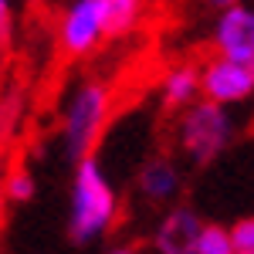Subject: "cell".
Here are the masks:
<instances>
[{
  "label": "cell",
  "instance_id": "8",
  "mask_svg": "<svg viewBox=\"0 0 254 254\" xmlns=\"http://www.w3.org/2000/svg\"><path fill=\"white\" fill-rule=\"evenodd\" d=\"M136 190L149 207H170L183 193V173L170 156H149L139 166Z\"/></svg>",
  "mask_w": 254,
  "mask_h": 254
},
{
  "label": "cell",
  "instance_id": "2",
  "mask_svg": "<svg viewBox=\"0 0 254 254\" xmlns=\"http://www.w3.org/2000/svg\"><path fill=\"white\" fill-rule=\"evenodd\" d=\"M234 116L227 105H217L210 98H196L176 119V146L193 166H210L214 159L227 153L234 142Z\"/></svg>",
  "mask_w": 254,
  "mask_h": 254
},
{
  "label": "cell",
  "instance_id": "5",
  "mask_svg": "<svg viewBox=\"0 0 254 254\" xmlns=\"http://www.w3.org/2000/svg\"><path fill=\"white\" fill-rule=\"evenodd\" d=\"M105 41L98 0H71L58 20V48L68 58H88Z\"/></svg>",
  "mask_w": 254,
  "mask_h": 254
},
{
  "label": "cell",
  "instance_id": "3",
  "mask_svg": "<svg viewBox=\"0 0 254 254\" xmlns=\"http://www.w3.org/2000/svg\"><path fill=\"white\" fill-rule=\"evenodd\" d=\"M109 119H112V92H109V85L92 78L71 88V95L64 102V116H61V142H64L68 163H75L85 153H95Z\"/></svg>",
  "mask_w": 254,
  "mask_h": 254
},
{
  "label": "cell",
  "instance_id": "6",
  "mask_svg": "<svg viewBox=\"0 0 254 254\" xmlns=\"http://www.w3.org/2000/svg\"><path fill=\"white\" fill-rule=\"evenodd\" d=\"M210 44L224 58L254 64V7H248L244 0H237L231 7H220L214 31H210Z\"/></svg>",
  "mask_w": 254,
  "mask_h": 254
},
{
  "label": "cell",
  "instance_id": "14",
  "mask_svg": "<svg viewBox=\"0 0 254 254\" xmlns=\"http://www.w3.org/2000/svg\"><path fill=\"white\" fill-rule=\"evenodd\" d=\"M10 20H14L10 0H0V38H7V31H10Z\"/></svg>",
  "mask_w": 254,
  "mask_h": 254
},
{
  "label": "cell",
  "instance_id": "11",
  "mask_svg": "<svg viewBox=\"0 0 254 254\" xmlns=\"http://www.w3.org/2000/svg\"><path fill=\"white\" fill-rule=\"evenodd\" d=\"M34 193H38V183H34L31 170H24V166H14L10 173L3 176V183H0L3 203H31Z\"/></svg>",
  "mask_w": 254,
  "mask_h": 254
},
{
  "label": "cell",
  "instance_id": "13",
  "mask_svg": "<svg viewBox=\"0 0 254 254\" xmlns=\"http://www.w3.org/2000/svg\"><path fill=\"white\" fill-rule=\"evenodd\" d=\"M227 234H231L234 254H254V214L237 217L234 224L227 227Z\"/></svg>",
  "mask_w": 254,
  "mask_h": 254
},
{
  "label": "cell",
  "instance_id": "12",
  "mask_svg": "<svg viewBox=\"0 0 254 254\" xmlns=\"http://www.w3.org/2000/svg\"><path fill=\"white\" fill-rule=\"evenodd\" d=\"M196 254H234L227 227L214 224V220H203L200 231H196Z\"/></svg>",
  "mask_w": 254,
  "mask_h": 254
},
{
  "label": "cell",
  "instance_id": "16",
  "mask_svg": "<svg viewBox=\"0 0 254 254\" xmlns=\"http://www.w3.org/2000/svg\"><path fill=\"white\" fill-rule=\"evenodd\" d=\"M210 3H214L217 10H220V7H231V3H237V0H210Z\"/></svg>",
  "mask_w": 254,
  "mask_h": 254
},
{
  "label": "cell",
  "instance_id": "15",
  "mask_svg": "<svg viewBox=\"0 0 254 254\" xmlns=\"http://www.w3.org/2000/svg\"><path fill=\"white\" fill-rule=\"evenodd\" d=\"M105 254H139V251L129 248V244H119V248H112V251H105Z\"/></svg>",
  "mask_w": 254,
  "mask_h": 254
},
{
  "label": "cell",
  "instance_id": "9",
  "mask_svg": "<svg viewBox=\"0 0 254 254\" xmlns=\"http://www.w3.org/2000/svg\"><path fill=\"white\" fill-rule=\"evenodd\" d=\"M159 98H163V109H170V112H180L190 102H196L200 98V68L196 64L170 68L163 75V85H159Z\"/></svg>",
  "mask_w": 254,
  "mask_h": 254
},
{
  "label": "cell",
  "instance_id": "10",
  "mask_svg": "<svg viewBox=\"0 0 254 254\" xmlns=\"http://www.w3.org/2000/svg\"><path fill=\"white\" fill-rule=\"evenodd\" d=\"M142 10H146V0H98L105 38H126L129 31H136Z\"/></svg>",
  "mask_w": 254,
  "mask_h": 254
},
{
  "label": "cell",
  "instance_id": "7",
  "mask_svg": "<svg viewBox=\"0 0 254 254\" xmlns=\"http://www.w3.org/2000/svg\"><path fill=\"white\" fill-rule=\"evenodd\" d=\"M203 217L187 203H170L166 214L153 227V251L156 254H196V231Z\"/></svg>",
  "mask_w": 254,
  "mask_h": 254
},
{
  "label": "cell",
  "instance_id": "17",
  "mask_svg": "<svg viewBox=\"0 0 254 254\" xmlns=\"http://www.w3.org/2000/svg\"><path fill=\"white\" fill-rule=\"evenodd\" d=\"M0 220H3V196H0Z\"/></svg>",
  "mask_w": 254,
  "mask_h": 254
},
{
  "label": "cell",
  "instance_id": "4",
  "mask_svg": "<svg viewBox=\"0 0 254 254\" xmlns=\"http://www.w3.org/2000/svg\"><path fill=\"white\" fill-rule=\"evenodd\" d=\"M200 98H210L217 105H248L254 102V64L214 55L200 68Z\"/></svg>",
  "mask_w": 254,
  "mask_h": 254
},
{
  "label": "cell",
  "instance_id": "1",
  "mask_svg": "<svg viewBox=\"0 0 254 254\" xmlns=\"http://www.w3.org/2000/svg\"><path fill=\"white\" fill-rule=\"evenodd\" d=\"M119 220V193L102 170L95 153H85L71 166V190H68V237L85 248L102 241Z\"/></svg>",
  "mask_w": 254,
  "mask_h": 254
}]
</instances>
